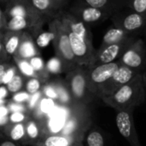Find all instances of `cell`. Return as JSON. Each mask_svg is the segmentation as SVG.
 <instances>
[{
	"instance_id": "30bf717a",
	"label": "cell",
	"mask_w": 146,
	"mask_h": 146,
	"mask_svg": "<svg viewBox=\"0 0 146 146\" xmlns=\"http://www.w3.org/2000/svg\"><path fill=\"white\" fill-rule=\"evenodd\" d=\"M139 74L141 73L120 63L119 67L115 71L110 79L101 88L98 94V98L101 99L104 97L111 95L117 89L131 81Z\"/></svg>"
},
{
	"instance_id": "8992f818",
	"label": "cell",
	"mask_w": 146,
	"mask_h": 146,
	"mask_svg": "<svg viewBox=\"0 0 146 146\" xmlns=\"http://www.w3.org/2000/svg\"><path fill=\"white\" fill-rule=\"evenodd\" d=\"M121 64L143 73L146 68V42L141 37L136 38L119 59Z\"/></svg>"
},
{
	"instance_id": "5bb4252c",
	"label": "cell",
	"mask_w": 146,
	"mask_h": 146,
	"mask_svg": "<svg viewBox=\"0 0 146 146\" xmlns=\"http://www.w3.org/2000/svg\"><path fill=\"white\" fill-rule=\"evenodd\" d=\"M26 139L25 146H38L40 141L46 137L44 126L40 121L35 120L31 115L25 122Z\"/></svg>"
},
{
	"instance_id": "f35d334b",
	"label": "cell",
	"mask_w": 146,
	"mask_h": 146,
	"mask_svg": "<svg viewBox=\"0 0 146 146\" xmlns=\"http://www.w3.org/2000/svg\"><path fill=\"white\" fill-rule=\"evenodd\" d=\"M9 65V63H8L6 62H0V86L3 85V76L4 72L7 69Z\"/></svg>"
},
{
	"instance_id": "cb8c5ba5",
	"label": "cell",
	"mask_w": 146,
	"mask_h": 146,
	"mask_svg": "<svg viewBox=\"0 0 146 146\" xmlns=\"http://www.w3.org/2000/svg\"><path fill=\"white\" fill-rule=\"evenodd\" d=\"M73 141L70 138L61 134H52L44 138L38 146H70Z\"/></svg>"
},
{
	"instance_id": "f1b7e54d",
	"label": "cell",
	"mask_w": 146,
	"mask_h": 146,
	"mask_svg": "<svg viewBox=\"0 0 146 146\" xmlns=\"http://www.w3.org/2000/svg\"><path fill=\"white\" fill-rule=\"evenodd\" d=\"M43 86V82L36 78V77H31V78H27V80L25 82V91L30 94L33 95L39 91H41Z\"/></svg>"
},
{
	"instance_id": "c3c4849f",
	"label": "cell",
	"mask_w": 146,
	"mask_h": 146,
	"mask_svg": "<svg viewBox=\"0 0 146 146\" xmlns=\"http://www.w3.org/2000/svg\"><path fill=\"white\" fill-rule=\"evenodd\" d=\"M3 33L1 32V30H0V38H2V37H3Z\"/></svg>"
},
{
	"instance_id": "44dd1931",
	"label": "cell",
	"mask_w": 146,
	"mask_h": 146,
	"mask_svg": "<svg viewBox=\"0 0 146 146\" xmlns=\"http://www.w3.org/2000/svg\"><path fill=\"white\" fill-rule=\"evenodd\" d=\"M87 4L114 14L127 7L128 0H84Z\"/></svg>"
},
{
	"instance_id": "52a82bcc",
	"label": "cell",
	"mask_w": 146,
	"mask_h": 146,
	"mask_svg": "<svg viewBox=\"0 0 146 146\" xmlns=\"http://www.w3.org/2000/svg\"><path fill=\"white\" fill-rule=\"evenodd\" d=\"M119 65L120 62L117 61L110 63H103L86 67L90 90L98 99H99L98 94L101 88L110 79Z\"/></svg>"
},
{
	"instance_id": "816d5d0a",
	"label": "cell",
	"mask_w": 146,
	"mask_h": 146,
	"mask_svg": "<svg viewBox=\"0 0 146 146\" xmlns=\"http://www.w3.org/2000/svg\"><path fill=\"white\" fill-rule=\"evenodd\" d=\"M0 1H1V0H0Z\"/></svg>"
},
{
	"instance_id": "6da1fadb",
	"label": "cell",
	"mask_w": 146,
	"mask_h": 146,
	"mask_svg": "<svg viewBox=\"0 0 146 146\" xmlns=\"http://www.w3.org/2000/svg\"><path fill=\"white\" fill-rule=\"evenodd\" d=\"M103 102L115 110H135L146 100L142 74H138L128 83L123 85L111 95L101 98Z\"/></svg>"
},
{
	"instance_id": "603a6c76",
	"label": "cell",
	"mask_w": 146,
	"mask_h": 146,
	"mask_svg": "<svg viewBox=\"0 0 146 146\" xmlns=\"http://www.w3.org/2000/svg\"><path fill=\"white\" fill-rule=\"evenodd\" d=\"M28 61H29L30 64L32 65V67L33 68L34 71L36 72L38 79H39L43 82V84L47 82L50 74H49V72L46 69V65H45L43 58L39 55H38V56H35L30 58Z\"/></svg>"
},
{
	"instance_id": "83f0119b",
	"label": "cell",
	"mask_w": 146,
	"mask_h": 146,
	"mask_svg": "<svg viewBox=\"0 0 146 146\" xmlns=\"http://www.w3.org/2000/svg\"><path fill=\"white\" fill-rule=\"evenodd\" d=\"M31 5L41 14H47L54 9L52 0H28Z\"/></svg>"
},
{
	"instance_id": "5b68a950",
	"label": "cell",
	"mask_w": 146,
	"mask_h": 146,
	"mask_svg": "<svg viewBox=\"0 0 146 146\" xmlns=\"http://www.w3.org/2000/svg\"><path fill=\"white\" fill-rule=\"evenodd\" d=\"M110 20L114 26L135 36L140 37L146 33L145 16L131 10L127 7L114 13Z\"/></svg>"
},
{
	"instance_id": "8d00e7d4",
	"label": "cell",
	"mask_w": 146,
	"mask_h": 146,
	"mask_svg": "<svg viewBox=\"0 0 146 146\" xmlns=\"http://www.w3.org/2000/svg\"><path fill=\"white\" fill-rule=\"evenodd\" d=\"M30 98V94H28L26 91H20L15 94H13L11 101L19 104H26Z\"/></svg>"
},
{
	"instance_id": "7a4b0ae2",
	"label": "cell",
	"mask_w": 146,
	"mask_h": 146,
	"mask_svg": "<svg viewBox=\"0 0 146 146\" xmlns=\"http://www.w3.org/2000/svg\"><path fill=\"white\" fill-rule=\"evenodd\" d=\"M92 123L90 105L76 104L68 109V117L59 134L70 138L73 144L83 143L86 133Z\"/></svg>"
},
{
	"instance_id": "4316f807",
	"label": "cell",
	"mask_w": 146,
	"mask_h": 146,
	"mask_svg": "<svg viewBox=\"0 0 146 146\" xmlns=\"http://www.w3.org/2000/svg\"><path fill=\"white\" fill-rule=\"evenodd\" d=\"M45 65H46V69L50 74H59L61 73L66 72L62 62L56 56L50 58Z\"/></svg>"
},
{
	"instance_id": "b9f144b4",
	"label": "cell",
	"mask_w": 146,
	"mask_h": 146,
	"mask_svg": "<svg viewBox=\"0 0 146 146\" xmlns=\"http://www.w3.org/2000/svg\"><path fill=\"white\" fill-rule=\"evenodd\" d=\"M10 114L7 104L0 105V116H9Z\"/></svg>"
},
{
	"instance_id": "d4e9b609",
	"label": "cell",
	"mask_w": 146,
	"mask_h": 146,
	"mask_svg": "<svg viewBox=\"0 0 146 146\" xmlns=\"http://www.w3.org/2000/svg\"><path fill=\"white\" fill-rule=\"evenodd\" d=\"M14 61L15 62V65L18 68V71L26 78H31V77H37V74L34 71L33 68L30 64L29 61L27 59H21L17 57H13Z\"/></svg>"
},
{
	"instance_id": "9a60e30c",
	"label": "cell",
	"mask_w": 146,
	"mask_h": 146,
	"mask_svg": "<svg viewBox=\"0 0 146 146\" xmlns=\"http://www.w3.org/2000/svg\"><path fill=\"white\" fill-rule=\"evenodd\" d=\"M42 21L34 20L32 18L23 17V16H13L7 19V23L5 26V30L7 31H15L21 32L26 29L38 30L41 24Z\"/></svg>"
},
{
	"instance_id": "ffe728a7",
	"label": "cell",
	"mask_w": 146,
	"mask_h": 146,
	"mask_svg": "<svg viewBox=\"0 0 146 146\" xmlns=\"http://www.w3.org/2000/svg\"><path fill=\"white\" fill-rule=\"evenodd\" d=\"M3 136L24 145V142L26 139V128L25 123H9L5 127L3 132Z\"/></svg>"
},
{
	"instance_id": "7bdbcfd3",
	"label": "cell",
	"mask_w": 146,
	"mask_h": 146,
	"mask_svg": "<svg viewBox=\"0 0 146 146\" xmlns=\"http://www.w3.org/2000/svg\"><path fill=\"white\" fill-rule=\"evenodd\" d=\"M6 57L7 56H6L5 52H4L3 44V37H2V38H0V62H5Z\"/></svg>"
},
{
	"instance_id": "d6986e66",
	"label": "cell",
	"mask_w": 146,
	"mask_h": 146,
	"mask_svg": "<svg viewBox=\"0 0 146 146\" xmlns=\"http://www.w3.org/2000/svg\"><path fill=\"white\" fill-rule=\"evenodd\" d=\"M52 82L54 83L57 91V100L56 101V104L62 107L67 108V109H69L73 105L76 104L71 97L70 92L68 90V87L65 80L58 79V80H53Z\"/></svg>"
},
{
	"instance_id": "f6af8a7d",
	"label": "cell",
	"mask_w": 146,
	"mask_h": 146,
	"mask_svg": "<svg viewBox=\"0 0 146 146\" xmlns=\"http://www.w3.org/2000/svg\"><path fill=\"white\" fill-rule=\"evenodd\" d=\"M142 78H143V83H144V87H145L146 95V68L144 70V72L142 73Z\"/></svg>"
},
{
	"instance_id": "484cf974",
	"label": "cell",
	"mask_w": 146,
	"mask_h": 146,
	"mask_svg": "<svg viewBox=\"0 0 146 146\" xmlns=\"http://www.w3.org/2000/svg\"><path fill=\"white\" fill-rule=\"evenodd\" d=\"M25 77L19 71H17L13 79L6 85L9 93L15 94L20 91H22L25 86Z\"/></svg>"
},
{
	"instance_id": "ba28073f",
	"label": "cell",
	"mask_w": 146,
	"mask_h": 146,
	"mask_svg": "<svg viewBox=\"0 0 146 146\" xmlns=\"http://www.w3.org/2000/svg\"><path fill=\"white\" fill-rule=\"evenodd\" d=\"M115 123L120 134L131 146H142L134 123L133 110H115Z\"/></svg>"
},
{
	"instance_id": "4fadbf2b",
	"label": "cell",
	"mask_w": 146,
	"mask_h": 146,
	"mask_svg": "<svg viewBox=\"0 0 146 146\" xmlns=\"http://www.w3.org/2000/svg\"><path fill=\"white\" fill-rule=\"evenodd\" d=\"M68 117V109L56 104L55 108L48 114L45 120V131L47 136L59 134L63 128Z\"/></svg>"
},
{
	"instance_id": "d590c367",
	"label": "cell",
	"mask_w": 146,
	"mask_h": 146,
	"mask_svg": "<svg viewBox=\"0 0 146 146\" xmlns=\"http://www.w3.org/2000/svg\"><path fill=\"white\" fill-rule=\"evenodd\" d=\"M7 106L9 110L10 113L14 112H24V113H28L27 108L26 106V104H19V103H15V102H9L7 104Z\"/></svg>"
},
{
	"instance_id": "74e56055",
	"label": "cell",
	"mask_w": 146,
	"mask_h": 146,
	"mask_svg": "<svg viewBox=\"0 0 146 146\" xmlns=\"http://www.w3.org/2000/svg\"><path fill=\"white\" fill-rule=\"evenodd\" d=\"M0 146H25L23 145H21L19 143L14 142L5 137L0 138Z\"/></svg>"
},
{
	"instance_id": "8fae6325",
	"label": "cell",
	"mask_w": 146,
	"mask_h": 146,
	"mask_svg": "<svg viewBox=\"0 0 146 146\" xmlns=\"http://www.w3.org/2000/svg\"><path fill=\"white\" fill-rule=\"evenodd\" d=\"M136 38H129L120 43L111 44L105 46H100L98 50H96L94 60L92 65L110 63L119 61L124 51Z\"/></svg>"
},
{
	"instance_id": "f907efd6",
	"label": "cell",
	"mask_w": 146,
	"mask_h": 146,
	"mask_svg": "<svg viewBox=\"0 0 146 146\" xmlns=\"http://www.w3.org/2000/svg\"><path fill=\"white\" fill-rule=\"evenodd\" d=\"M0 138H2V137H0Z\"/></svg>"
},
{
	"instance_id": "d6a6232c",
	"label": "cell",
	"mask_w": 146,
	"mask_h": 146,
	"mask_svg": "<svg viewBox=\"0 0 146 146\" xmlns=\"http://www.w3.org/2000/svg\"><path fill=\"white\" fill-rule=\"evenodd\" d=\"M43 97H44V95H43L42 91H39V92H36L33 95H30L28 101L26 103V106L27 108L29 114L31 113V111H33L37 107V105L39 104V102L43 98Z\"/></svg>"
},
{
	"instance_id": "f546056e",
	"label": "cell",
	"mask_w": 146,
	"mask_h": 146,
	"mask_svg": "<svg viewBox=\"0 0 146 146\" xmlns=\"http://www.w3.org/2000/svg\"><path fill=\"white\" fill-rule=\"evenodd\" d=\"M127 7L146 17V0H128Z\"/></svg>"
},
{
	"instance_id": "681fc988",
	"label": "cell",
	"mask_w": 146,
	"mask_h": 146,
	"mask_svg": "<svg viewBox=\"0 0 146 146\" xmlns=\"http://www.w3.org/2000/svg\"><path fill=\"white\" fill-rule=\"evenodd\" d=\"M6 1H7V0H6ZM8 1H9H9H12V0H8Z\"/></svg>"
},
{
	"instance_id": "7c38bea8",
	"label": "cell",
	"mask_w": 146,
	"mask_h": 146,
	"mask_svg": "<svg viewBox=\"0 0 146 146\" xmlns=\"http://www.w3.org/2000/svg\"><path fill=\"white\" fill-rule=\"evenodd\" d=\"M7 19L13 16H23L32 18L38 21H42V15L40 12L36 10L28 0H12L8 3L6 10L4 12Z\"/></svg>"
},
{
	"instance_id": "7dc6e473",
	"label": "cell",
	"mask_w": 146,
	"mask_h": 146,
	"mask_svg": "<svg viewBox=\"0 0 146 146\" xmlns=\"http://www.w3.org/2000/svg\"><path fill=\"white\" fill-rule=\"evenodd\" d=\"M70 146H84V143H74Z\"/></svg>"
},
{
	"instance_id": "3957f363",
	"label": "cell",
	"mask_w": 146,
	"mask_h": 146,
	"mask_svg": "<svg viewBox=\"0 0 146 146\" xmlns=\"http://www.w3.org/2000/svg\"><path fill=\"white\" fill-rule=\"evenodd\" d=\"M65 81L75 104L90 105L98 99L90 90L86 67L79 65L67 72Z\"/></svg>"
},
{
	"instance_id": "1f68e13d",
	"label": "cell",
	"mask_w": 146,
	"mask_h": 146,
	"mask_svg": "<svg viewBox=\"0 0 146 146\" xmlns=\"http://www.w3.org/2000/svg\"><path fill=\"white\" fill-rule=\"evenodd\" d=\"M41 91L43 92V95L45 98H50V99L54 100L55 102L57 100V91H56V88L52 81H50V82L47 81V82L44 83Z\"/></svg>"
},
{
	"instance_id": "4dcf8cb0",
	"label": "cell",
	"mask_w": 146,
	"mask_h": 146,
	"mask_svg": "<svg viewBox=\"0 0 146 146\" xmlns=\"http://www.w3.org/2000/svg\"><path fill=\"white\" fill-rule=\"evenodd\" d=\"M53 38H54V35L50 31L38 32V36L36 38L35 44L39 48H44L53 40Z\"/></svg>"
},
{
	"instance_id": "ab89813d",
	"label": "cell",
	"mask_w": 146,
	"mask_h": 146,
	"mask_svg": "<svg viewBox=\"0 0 146 146\" xmlns=\"http://www.w3.org/2000/svg\"><path fill=\"white\" fill-rule=\"evenodd\" d=\"M6 23H7V17L4 12L0 9V30L5 28Z\"/></svg>"
},
{
	"instance_id": "7402d4cb",
	"label": "cell",
	"mask_w": 146,
	"mask_h": 146,
	"mask_svg": "<svg viewBox=\"0 0 146 146\" xmlns=\"http://www.w3.org/2000/svg\"><path fill=\"white\" fill-rule=\"evenodd\" d=\"M84 146H106V138L101 129L92 126L84 138Z\"/></svg>"
},
{
	"instance_id": "e0dca14e",
	"label": "cell",
	"mask_w": 146,
	"mask_h": 146,
	"mask_svg": "<svg viewBox=\"0 0 146 146\" xmlns=\"http://www.w3.org/2000/svg\"><path fill=\"white\" fill-rule=\"evenodd\" d=\"M136 37H138V36L131 34V33L126 32L125 30L113 25L110 28H109L105 32L100 46H105V45H109L111 44L120 43L124 40L136 38Z\"/></svg>"
},
{
	"instance_id": "9c48e42d",
	"label": "cell",
	"mask_w": 146,
	"mask_h": 146,
	"mask_svg": "<svg viewBox=\"0 0 146 146\" xmlns=\"http://www.w3.org/2000/svg\"><path fill=\"white\" fill-rule=\"evenodd\" d=\"M70 13L88 27L90 25L102 23L106 20L110 19L112 15V14L107 11L87 4L84 0H79L78 3L72 7Z\"/></svg>"
},
{
	"instance_id": "836d02e7",
	"label": "cell",
	"mask_w": 146,
	"mask_h": 146,
	"mask_svg": "<svg viewBox=\"0 0 146 146\" xmlns=\"http://www.w3.org/2000/svg\"><path fill=\"white\" fill-rule=\"evenodd\" d=\"M29 117L30 115L24 112H14V113H10L9 115V119L11 123H21V122L25 123Z\"/></svg>"
},
{
	"instance_id": "2e32d148",
	"label": "cell",
	"mask_w": 146,
	"mask_h": 146,
	"mask_svg": "<svg viewBox=\"0 0 146 146\" xmlns=\"http://www.w3.org/2000/svg\"><path fill=\"white\" fill-rule=\"evenodd\" d=\"M38 55H39V51L38 50V46L35 44V41L28 33L24 32L19 48L13 57L29 60L30 58Z\"/></svg>"
},
{
	"instance_id": "e575fe53",
	"label": "cell",
	"mask_w": 146,
	"mask_h": 146,
	"mask_svg": "<svg viewBox=\"0 0 146 146\" xmlns=\"http://www.w3.org/2000/svg\"><path fill=\"white\" fill-rule=\"evenodd\" d=\"M18 68L16 67V65H12L9 64L7 68V69L4 72V74L3 76V85L6 86L12 79L13 77L15 75V74L17 73Z\"/></svg>"
},
{
	"instance_id": "ee69618b",
	"label": "cell",
	"mask_w": 146,
	"mask_h": 146,
	"mask_svg": "<svg viewBox=\"0 0 146 146\" xmlns=\"http://www.w3.org/2000/svg\"><path fill=\"white\" fill-rule=\"evenodd\" d=\"M68 0H52L53 3V6H54V9L56 10L58 9H60Z\"/></svg>"
},
{
	"instance_id": "277c9868",
	"label": "cell",
	"mask_w": 146,
	"mask_h": 146,
	"mask_svg": "<svg viewBox=\"0 0 146 146\" xmlns=\"http://www.w3.org/2000/svg\"><path fill=\"white\" fill-rule=\"evenodd\" d=\"M49 28L54 35L52 42L56 56L62 62L66 73L79 66L71 49L68 32L62 21L59 18L54 19L50 22Z\"/></svg>"
},
{
	"instance_id": "60d3db41",
	"label": "cell",
	"mask_w": 146,
	"mask_h": 146,
	"mask_svg": "<svg viewBox=\"0 0 146 146\" xmlns=\"http://www.w3.org/2000/svg\"><path fill=\"white\" fill-rule=\"evenodd\" d=\"M9 94V93L7 90L6 86H4V85L0 86V99H7Z\"/></svg>"
},
{
	"instance_id": "ac0fdd59",
	"label": "cell",
	"mask_w": 146,
	"mask_h": 146,
	"mask_svg": "<svg viewBox=\"0 0 146 146\" xmlns=\"http://www.w3.org/2000/svg\"><path fill=\"white\" fill-rule=\"evenodd\" d=\"M25 31L15 32V31H7L3 35V44L6 56H14L17 51L22 34Z\"/></svg>"
},
{
	"instance_id": "bcb514c9",
	"label": "cell",
	"mask_w": 146,
	"mask_h": 146,
	"mask_svg": "<svg viewBox=\"0 0 146 146\" xmlns=\"http://www.w3.org/2000/svg\"><path fill=\"white\" fill-rule=\"evenodd\" d=\"M8 104L7 99H0V105H3V104Z\"/></svg>"
}]
</instances>
